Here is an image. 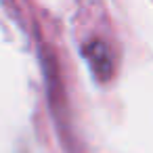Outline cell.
Listing matches in <instances>:
<instances>
[{
	"instance_id": "1",
	"label": "cell",
	"mask_w": 153,
	"mask_h": 153,
	"mask_svg": "<svg viewBox=\"0 0 153 153\" xmlns=\"http://www.w3.org/2000/svg\"><path fill=\"white\" fill-rule=\"evenodd\" d=\"M84 53H86V57H88L92 69L97 71V76H99L101 80L109 78V74H111V59H109L107 46H105L101 40H94V42H90V44L86 46Z\"/></svg>"
}]
</instances>
